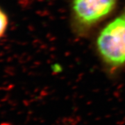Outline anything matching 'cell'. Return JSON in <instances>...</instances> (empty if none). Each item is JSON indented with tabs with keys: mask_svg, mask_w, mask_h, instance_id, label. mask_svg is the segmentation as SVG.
<instances>
[{
	"mask_svg": "<svg viewBox=\"0 0 125 125\" xmlns=\"http://www.w3.org/2000/svg\"><path fill=\"white\" fill-rule=\"evenodd\" d=\"M96 49L102 61L111 71L125 65V6L119 15L99 32Z\"/></svg>",
	"mask_w": 125,
	"mask_h": 125,
	"instance_id": "1",
	"label": "cell"
},
{
	"mask_svg": "<svg viewBox=\"0 0 125 125\" xmlns=\"http://www.w3.org/2000/svg\"><path fill=\"white\" fill-rule=\"evenodd\" d=\"M9 20L6 14L0 9V38H1L4 35L6 30L8 27Z\"/></svg>",
	"mask_w": 125,
	"mask_h": 125,
	"instance_id": "3",
	"label": "cell"
},
{
	"mask_svg": "<svg viewBox=\"0 0 125 125\" xmlns=\"http://www.w3.org/2000/svg\"><path fill=\"white\" fill-rule=\"evenodd\" d=\"M117 0H72V27L83 34L102 21L115 9Z\"/></svg>",
	"mask_w": 125,
	"mask_h": 125,
	"instance_id": "2",
	"label": "cell"
}]
</instances>
